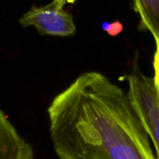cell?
<instances>
[{
	"instance_id": "6da1fadb",
	"label": "cell",
	"mask_w": 159,
	"mask_h": 159,
	"mask_svg": "<svg viewBox=\"0 0 159 159\" xmlns=\"http://www.w3.org/2000/svg\"><path fill=\"white\" fill-rule=\"evenodd\" d=\"M48 113L59 159H156L127 93L102 73L80 75Z\"/></svg>"
},
{
	"instance_id": "ba28073f",
	"label": "cell",
	"mask_w": 159,
	"mask_h": 159,
	"mask_svg": "<svg viewBox=\"0 0 159 159\" xmlns=\"http://www.w3.org/2000/svg\"><path fill=\"white\" fill-rule=\"evenodd\" d=\"M54 1H55L59 5V6H61V7H64V6L66 4V2L68 0H54Z\"/></svg>"
},
{
	"instance_id": "3957f363",
	"label": "cell",
	"mask_w": 159,
	"mask_h": 159,
	"mask_svg": "<svg viewBox=\"0 0 159 159\" xmlns=\"http://www.w3.org/2000/svg\"><path fill=\"white\" fill-rule=\"evenodd\" d=\"M23 27L34 26L42 35L69 37L76 32L72 14L54 0L42 6H32L19 20Z\"/></svg>"
},
{
	"instance_id": "8992f818",
	"label": "cell",
	"mask_w": 159,
	"mask_h": 159,
	"mask_svg": "<svg viewBox=\"0 0 159 159\" xmlns=\"http://www.w3.org/2000/svg\"><path fill=\"white\" fill-rule=\"evenodd\" d=\"M102 29L111 37H116L124 30V25L120 21L104 22L102 24Z\"/></svg>"
},
{
	"instance_id": "5b68a950",
	"label": "cell",
	"mask_w": 159,
	"mask_h": 159,
	"mask_svg": "<svg viewBox=\"0 0 159 159\" xmlns=\"http://www.w3.org/2000/svg\"><path fill=\"white\" fill-rule=\"evenodd\" d=\"M134 9L140 16V26L148 30L159 43V0H134Z\"/></svg>"
},
{
	"instance_id": "7a4b0ae2",
	"label": "cell",
	"mask_w": 159,
	"mask_h": 159,
	"mask_svg": "<svg viewBox=\"0 0 159 159\" xmlns=\"http://www.w3.org/2000/svg\"><path fill=\"white\" fill-rule=\"evenodd\" d=\"M128 97L146 132L155 146L159 159V100L154 79L133 73L127 77Z\"/></svg>"
},
{
	"instance_id": "277c9868",
	"label": "cell",
	"mask_w": 159,
	"mask_h": 159,
	"mask_svg": "<svg viewBox=\"0 0 159 159\" xmlns=\"http://www.w3.org/2000/svg\"><path fill=\"white\" fill-rule=\"evenodd\" d=\"M34 152L28 143L0 110V159H34Z\"/></svg>"
},
{
	"instance_id": "52a82bcc",
	"label": "cell",
	"mask_w": 159,
	"mask_h": 159,
	"mask_svg": "<svg viewBox=\"0 0 159 159\" xmlns=\"http://www.w3.org/2000/svg\"><path fill=\"white\" fill-rule=\"evenodd\" d=\"M153 67L154 72H155L153 78L154 83H155L159 100V43H156V50H155V54H154Z\"/></svg>"
}]
</instances>
